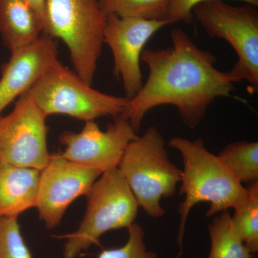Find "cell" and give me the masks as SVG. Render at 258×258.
<instances>
[{"instance_id":"1","label":"cell","mask_w":258,"mask_h":258,"mask_svg":"<svg viewBox=\"0 0 258 258\" xmlns=\"http://www.w3.org/2000/svg\"><path fill=\"white\" fill-rule=\"evenodd\" d=\"M171 38L169 48L142 52L149 78L120 115L137 133L148 112L162 105L176 107L185 124L197 128L212 102L232 96L235 90L227 72L215 67L216 57L211 52L199 48L181 29L173 30Z\"/></svg>"},{"instance_id":"2","label":"cell","mask_w":258,"mask_h":258,"mask_svg":"<svg viewBox=\"0 0 258 258\" xmlns=\"http://www.w3.org/2000/svg\"><path fill=\"white\" fill-rule=\"evenodd\" d=\"M169 147L179 151L184 162L180 195L184 201L179 207V225L177 242L180 258L183 250L185 229L190 212L201 203L210 204L207 216L211 217L243 203L248 189L224 166L217 155L209 152L203 139L195 141L175 137Z\"/></svg>"},{"instance_id":"3","label":"cell","mask_w":258,"mask_h":258,"mask_svg":"<svg viewBox=\"0 0 258 258\" xmlns=\"http://www.w3.org/2000/svg\"><path fill=\"white\" fill-rule=\"evenodd\" d=\"M166 145L158 128L149 127L128 144L118 166L139 206L154 218L165 215L161 199L175 194L182 174L171 162Z\"/></svg>"},{"instance_id":"4","label":"cell","mask_w":258,"mask_h":258,"mask_svg":"<svg viewBox=\"0 0 258 258\" xmlns=\"http://www.w3.org/2000/svg\"><path fill=\"white\" fill-rule=\"evenodd\" d=\"M86 197L87 208L79 228L57 236L66 240L63 258H77L91 246L100 245L105 233L128 229L138 215V203L118 168L103 172Z\"/></svg>"},{"instance_id":"5","label":"cell","mask_w":258,"mask_h":258,"mask_svg":"<svg viewBox=\"0 0 258 258\" xmlns=\"http://www.w3.org/2000/svg\"><path fill=\"white\" fill-rule=\"evenodd\" d=\"M106 20L98 0H46L45 35L63 41L75 73L91 86L102 52Z\"/></svg>"},{"instance_id":"6","label":"cell","mask_w":258,"mask_h":258,"mask_svg":"<svg viewBox=\"0 0 258 258\" xmlns=\"http://www.w3.org/2000/svg\"><path fill=\"white\" fill-rule=\"evenodd\" d=\"M45 116L62 114L95 120L119 116L128 99L97 91L58 60L54 62L26 92Z\"/></svg>"},{"instance_id":"7","label":"cell","mask_w":258,"mask_h":258,"mask_svg":"<svg viewBox=\"0 0 258 258\" xmlns=\"http://www.w3.org/2000/svg\"><path fill=\"white\" fill-rule=\"evenodd\" d=\"M193 15L209 36L223 39L235 50L237 62L227 72L233 83L246 81L249 92H257L258 13L254 7L210 0L195 6Z\"/></svg>"},{"instance_id":"8","label":"cell","mask_w":258,"mask_h":258,"mask_svg":"<svg viewBox=\"0 0 258 258\" xmlns=\"http://www.w3.org/2000/svg\"><path fill=\"white\" fill-rule=\"evenodd\" d=\"M46 118L28 95H21L11 113L0 115V161L42 170L50 155Z\"/></svg>"},{"instance_id":"9","label":"cell","mask_w":258,"mask_h":258,"mask_svg":"<svg viewBox=\"0 0 258 258\" xmlns=\"http://www.w3.org/2000/svg\"><path fill=\"white\" fill-rule=\"evenodd\" d=\"M103 173L80 165L60 154H50L40 170L35 207L48 230L60 225L64 212L76 199L88 192Z\"/></svg>"},{"instance_id":"10","label":"cell","mask_w":258,"mask_h":258,"mask_svg":"<svg viewBox=\"0 0 258 258\" xmlns=\"http://www.w3.org/2000/svg\"><path fill=\"white\" fill-rule=\"evenodd\" d=\"M167 25V20L106 15L103 43L111 50L113 72L122 80L128 99L133 98L144 85L141 58L144 46L156 32Z\"/></svg>"},{"instance_id":"11","label":"cell","mask_w":258,"mask_h":258,"mask_svg":"<svg viewBox=\"0 0 258 258\" xmlns=\"http://www.w3.org/2000/svg\"><path fill=\"white\" fill-rule=\"evenodd\" d=\"M101 130L95 120H88L79 133L64 132L59 142L64 147L66 159L101 171L118 168L128 144L139 137L128 120L120 115Z\"/></svg>"},{"instance_id":"12","label":"cell","mask_w":258,"mask_h":258,"mask_svg":"<svg viewBox=\"0 0 258 258\" xmlns=\"http://www.w3.org/2000/svg\"><path fill=\"white\" fill-rule=\"evenodd\" d=\"M11 53L0 79V115L58 60L57 44L47 35Z\"/></svg>"},{"instance_id":"13","label":"cell","mask_w":258,"mask_h":258,"mask_svg":"<svg viewBox=\"0 0 258 258\" xmlns=\"http://www.w3.org/2000/svg\"><path fill=\"white\" fill-rule=\"evenodd\" d=\"M40 171L0 161V217L35 208Z\"/></svg>"},{"instance_id":"14","label":"cell","mask_w":258,"mask_h":258,"mask_svg":"<svg viewBox=\"0 0 258 258\" xmlns=\"http://www.w3.org/2000/svg\"><path fill=\"white\" fill-rule=\"evenodd\" d=\"M42 32L41 23L25 0H0V34L11 52L36 41Z\"/></svg>"},{"instance_id":"15","label":"cell","mask_w":258,"mask_h":258,"mask_svg":"<svg viewBox=\"0 0 258 258\" xmlns=\"http://www.w3.org/2000/svg\"><path fill=\"white\" fill-rule=\"evenodd\" d=\"M210 250L208 258H254L234 230L228 210L220 212L208 225Z\"/></svg>"},{"instance_id":"16","label":"cell","mask_w":258,"mask_h":258,"mask_svg":"<svg viewBox=\"0 0 258 258\" xmlns=\"http://www.w3.org/2000/svg\"><path fill=\"white\" fill-rule=\"evenodd\" d=\"M219 159L241 184L258 181V143L234 142L219 153Z\"/></svg>"},{"instance_id":"17","label":"cell","mask_w":258,"mask_h":258,"mask_svg":"<svg viewBox=\"0 0 258 258\" xmlns=\"http://www.w3.org/2000/svg\"><path fill=\"white\" fill-rule=\"evenodd\" d=\"M248 195L243 203L234 209L231 215L237 236L252 254L258 252V181L247 188Z\"/></svg>"},{"instance_id":"18","label":"cell","mask_w":258,"mask_h":258,"mask_svg":"<svg viewBox=\"0 0 258 258\" xmlns=\"http://www.w3.org/2000/svg\"><path fill=\"white\" fill-rule=\"evenodd\" d=\"M171 0H98L106 15L167 20ZM169 22V21H168Z\"/></svg>"},{"instance_id":"19","label":"cell","mask_w":258,"mask_h":258,"mask_svg":"<svg viewBox=\"0 0 258 258\" xmlns=\"http://www.w3.org/2000/svg\"><path fill=\"white\" fill-rule=\"evenodd\" d=\"M0 258H32L22 235L18 217H0Z\"/></svg>"},{"instance_id":"20","label":"cell","mask_w":258,"mask_h":258,"mask_svg":"<svg viewBox=\"0 0 258 258\" xmlns=\"http://www.w3.org/2000/svg\"><path fill=\"white\" fill-rule=\"evenodd\" d=\"M127 230L128 240L124 245L118 248L103 249L98 258H158L156 252L147 248L142 226L134 222Z\"/></svg>"},{"instance_id":"21","label":"cell","mask_w":258,"mask_h":258,"mask_svg":"<svg viewBox=\"0 0 258 258\" xmlns=\"http://www.w3.org/2000/svg\"><path fill=\"white\" fill-rule=\"evenodd\" d=\"M210 0H171L168 12L167 21L169 24L183 23L189 24L194 19L193 9L195 6ZM245 4L255 7L258 5V0H239Z\"/></svg>"},{"instance_id":"22","label":"cell","mask_w":258,"mask_h":258,"mask_svg":"<svg viewBox=\"0 0 258 258\" xmlns=\"http://www.w3.org/2000/svg\"><path fill=\"white\" fill-rule=\"evenodd\" d=\"M25 3L31 8L39 21L41 23L42 31H46V0H25Z\"/></svg>"}]
</instances>
